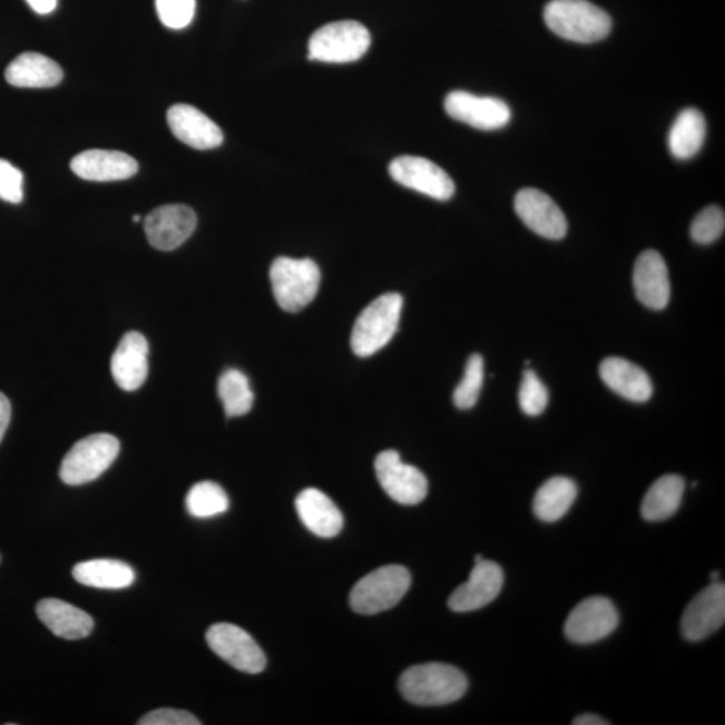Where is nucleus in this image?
Masks as SVG:
<instances>
[{
	"instance_id": "nucleus-25",
	"label": "nucleus",
	"mask_w": 725,
	"mask_h": 725,
	"mask_svg": "<svg viewBox=\"0 0 725 725\" xmlns=\"http://www.w3.org/2000/svg\"><path fill=\"white\" fill-rule=\"evenodd\" d=\"M78 584L101 590L128 589L135 582L134 568L120 560L95 559L82 561L74 568Z\"/></svg>"
},
{
	"instance_id": "nucleus-7",
	"label": "nucleus",
	"mask_w": 725,
	"mask_h": 725,
	"mask_svg": "<svg viewBox=\"0 0 725 725\" xmlns=\"http://www.w3.org/2000/svg\"><path fill=\"white\" fill-rule=\"evenodd\" d=\"M120 442L110 434H94L78 441L61 463L60 477L68 486H84L99 479L116 461Z\"/></svg>"
},
{
	"instance_id": "nucleus-36",
	"label": "nucleus",
	"mask_w": 725,
	"mask_h": 725,
	"mask_svg": "<svg viewBox=\"0 0 725 725\" xmlns=\"http://www.w3.org/2000/svg\"><path fill=\"white\" fill-rule=\"evenodd\" d=\"M202 723L187 711L161 708L149 712L141 717L139 725H200Z\"/></svg>"
},
{
	"instance_id": "nucleus-17",
	"label": "nucleus",
	"mask_w": 725,
	"mask_h": 725,
	"mask_svg": "<svg viewBox=\"0 0 725 725\" xmlns=\"http://www.w3.org/2000/svg\"><path fill=\"white\" fill-rule=\"evenodd\" d=\"M167 121L176 139L188 147L206 151L224 143V133L217 124L199 109L187 104H176L169 108Z\"/></svg>"
},
{
	"instance_id": "nucleus-40",
	"label": "nucleus",
	"mask_w": 725,
	"mask_h": 725,
	"mask_svg": "<svg viewBox=\"0 0 725 725\" xmlns=\"http://www.w3.org/2000/svg\"><path fill=\"white\" fill-rule=\"evenodd\" d=\"M134 222H140L141 217L140 215H134Z\"/></svg>"
},
{
	"instance_id": "nucleus-33",
	"label": "nucleus",
	"mask_w": 725,
	"mask_h": 725,
	"mask_svg": "<svg viewBox=\"0 0 725 725\" xmlns=\"http://www.w3.org/2000/svg\"><path fill=\"white\" fill-rule=\"evenodd\" d=\"M519 403L522 413L529 417L540 415L547 408L548 391L532 370H527L522 375Z\"/></svg>"
},
{
	"instance_id": "nucleus-29",
	"label": "nucleus",
	"mask_w": 725,
	"mask_h": 725,
	"mask_svg": "<svg viewBox=\"0 0 725 725\" xmlns=\"http://www.w3.org/2000/svg\"><path fill=\"white\" fill-rule=\"evenodd\" d=\"M218 395L227 417H242L253 408L254 394L249 379L238 370H227L218 381Z\"/></svg>"
},
{
	"instance_id": "nucleus-30",
	"label": "nucleus",
	"mask_w": 725,
	"mask_h": 725,
	"mask_svg": "<svg viewBox=\"0 0 725 725\" xmlns=\"http://www.w3.org/2000/svg\"><path fill=\"white\" fill-rule=\"evenodd\" d=\"M231 506L224 488L217 482L202 481L189 489L186 498L187 512L197 519L215 518Z\"/></svg>"
},
{
	"instance_id": "nucleus-31",
	"label": "nucleus",
	"mask_w": 725,
	"mask_h": 725,
	"mask_svg": "<svg viewBox=\"0 0 725 725\" xmlns=\"http://www.w3.org/2000/svg\"><path fill=\"white\" fill-rule=\"evenodd\" d=\"M483 383V359L479 354H473L468 359L466 372L462 381L457 385L453 393V402L461 410L474 408L479 401Z\"/></svg>"
},
{
	"instance_id": "nucleus-6",
	"label": "nucleus",
	"mask_w": 725,
	"mask_h": 725,
	"mask_svg": "<svg viewBox=\"0 0 725 725\" xmlns=\"http://www.w3.org/2000/svg\"><path fill=\"white\" fill-rule=\"evenodd\" d=\"M411 575L403 566H384L365 575L351 591L352 609L365 616L391 609L410 589Z\"/></svg>"
},
{
	"instance_id": "nucleus-26",
	"label": "nucleus",
	"mask_w": 725,
	"mask_h": 725,
	"mask_svg": "<svg viewBox=\"0 0 725 725\" xmlns=\"http://www.w3.org/2000/svg\"><path fill=\"white\" fill-rule=\"evenodd\" d=\"M705 136H707V121L700 110L689 108L677 116L670 128L668 146L676 159L687 160L700 151Z\"/></svg>"
},
{
	"instance_id": "nucleus-19",
	"label": "nucleus",
	"mask_w": 725,
	"mask_h": 725,
	"mask_svg": "<svg viewBox=\"0 0 725 725\" xmlns=\"http://www.w3.org/2000/svg\"><path fill=\"white\" fill-rule=\"evenodd\" d=\"M148 342L141 333L130 331L124 335L110 361V371L124 391L140 389L148 376Z\"/></svg>"
},
{
	"instance_id": "nucleus-15",
	"label": "nucleus",
	"mask_w": 725,
	"mask_h": 725,
	"mask_svg": "<svg viewBox=\"0 0 725 725\" xmlns=\"http://www.w3.org/2000/svg\"><path fill=\"white\" fill-rule=\"evenodd\" d=\"M725 620V586L712 584L692 599L682 619V630L688 641L697 643L714 635Z\"/></svg>"
},
{
	"instance_id": "nucleus-20",
	"label": "nucleus",
	"mask_w": 725,
	"mask_h": 725,
	"mask_svg": "<svg viewBox=\"0 0 725 725\" xmlns=\"http://www.w3.org/2000/svg\"><path fill=\"white\" fill-rule=\"evenodd\" d=\"M70 167L78 178L89 182L126 180L133 178L139 169L133 156L106 149H90L78 154L71 160Z\"/></svg>"
},
{
	"instance_id": "nucleus-13",
	"label": "nucleus",
	"mask_w": 725,
	"mask_h": 725,
	"mask_svg": "<svg viewBox=\"0 0 725 725\" xmlns=\"http://www.w3.org/2000/svg\"><path fill=\"white\" fill-rule=\"evenodd\" d=\"M445 110L452 119L481 130L506 127L512 116L506 101L463 90H454L447 96Z\"/></svg>"
},
{
	"instance_id": "nucleus-23",
	"label": "nucleus",
	"mask_w": 725,
	"mask_h": 725,
	"mask_svg": "<svg viewBox=\"0 0 725 725\" xmlns=\"http://www.w3.org/2000/svg\"><path fill=\"white\" fill-rule=\"evenodd\" d=\"M37 617L55 636L71 641L88 637L95 626L88 613L55 598L38 602Z\"/></svg>"
},
{
	"instance_id": "nucleus-12",
	"label": "nucleus",
	"mask_w": 725,
	"mask_h": 725,
	"mask_svg": "<svg viewBox=\"0 0 725 725\" xmlns=\"http://www.w3.org/2000/svg\"><path fill=\"white\" fill-rule=\"evenodd\" d=\"M197 214L185 205H166L155 208L144 221V231L155 249L172 252L192 237L197 228Z\"/></svg>"
},
{
	"instance_id": "nucleus-37",
	"label": "nucleus",
	"mask_w": 725,
	"mask_h": 725,
	"mask_svg": "<svg viewBox=\"0 0 725 725\" xmlns=\"http://www.w3.org/2000/svg\"><path fill=\"white\" fill-rule=\"evenodd\" d=\"M11 420V403L9 398L0 393V442H2L6 431H8Z\"/></svg>"
},
{
	"instance_id": "nucleus-11",
	"label": "nucleus",
	"mask_w": 725,
	"mask_h": 725,
	"mask_svg": "<svg viewBox=\"0 0 725 725\" xmlns=\"http://www.w3.org/2000/svg\"><path fill=\"white\" fill-rule=\"evenodd\" d=\"M619 616L610 599L591 597L582 600L568 616L565 633L575 644H594L617 629Z\"/></svg>"
},
{
	"instance_id": "nucleus-9",
	"label": "nucleus",
	"mask_w": 725,
	"mask_h": 725,
	"mask_svg": "<svg viewBox=\"0 0 725 725\" xmlns=\"http://www.w3.org/2000/svg\"><path fill=\"white\" fill-rule=\"evenodd\" d=\"M375 472L383 491L400 504L417 506L427 498V477L420 469L403 463L395 450H385L378 454Z\"/></svg>"
},
{
	"instance_id": "nucleus-3",
	"label": "nucleus",
	"mask_w": 725,
	"mask_h": 725,
	"mask_svg": "<svg viewBox=\"0 0 725 725\" xmlns=\"http://www.w3.org/2000/svg\"><path fill=\"white\" fill-rule=\"evenodd\" d=\"M402 308L403 298L398 293H385L365 306L352 330L355 355L369 357L385 347L395 335Z\"/></svg>"
},
{
	"instance_id": "nucleus-16",
	"label": "nucleus",
	"mask_w": 725,
	"mask_h": 725,
	"mask_svg": "<svg viewBox=\"0 0 725 725\" xmlns=\"http://www.w3.org/2000/svg\"><path fill=\"white\" fill-rule=\"evenodd\" d=\"M504 585V572L499 565L482 559L476 564L467 584L455 589L448 600L450 610L469 613L493 602Z\"/></svg>"
},
{
	"instance_id": "nucleus-34",
	"label": "nucleus",
	"mask_w": 725,
	"mask_h": 725,
	"mask_svg": "<svg viewBox=\"0 0 725 725\" xmlns=\"http://www.w3.org/2000/svg\"><path fill=\"white\" fill-rule=\"evenodd\" d=\"M155 6L161 23L173 30L187 28L197 9L195 0H155Z\"/></svg>"
},
{
	"instance_id": "nucleus-10",
	"label": "nucleus",
	"mask_w": 725,
	"mask_h": 725,
	"mask_svg": "<svg viewBox=\"0 0 725 725\" xmlns=\"http://www.w3.org/2000/svg\"><path fill=\"white\" fill-rule=\"evenodd\" d=\"M389 173L401 186L437 200H449L455 192L454 182L449 174L421 156H400L390 163Z\"/></svg>"
},
{
	"instance_id": "nucleus-38",
	"label": "nucleus",
	"mask_w": 725,
	"mask_h": 725,
	"mask_svg": "<svg viewBox=\"0 0 725 725\" xmlns=\"http://www.w3.org/2000/svg\"><path fill=\"white\" fill-rule=\"evenodd\" d=\"M39 16L51 14L57 8L58 0H26Z\"/></svg>"
},
{
	"instance_id": "nucleus-5",
	"label": "nucleus",
	"mask_w": 725,
	"mask_h": 725,
	"mask_svg": "<svg viewBox=\"0 0 725 725\" xmlns=\"http://www.w3.org/2000/svg\"><path fill=\"white\" fill-rule=\"evenodd\" d=\"M371 46V35L364 25L341 21L323 26L310 39L308 57L325 63H350L361 60Z\"/></svg>"
},
{
	"instance_id": "nucleus-32",
	"label": "nucleus",
	"mask_w": 725,
	"mask_h": 725,
	"mask_svg": "<svg viewBox=\"0 0 725 725\" xmlns=\"http://www.w3.org/2000/svg\"><path fill=\"white\" fill-rule=\"evenodd\" d=\"M725 228L723 208L709 206L696 215L690 226V237L697 244L709 245L722 237Z\"/></svg>"
},
{
	"instance_id": "nucleus-39",
	"label": "nucleus",
	"mask_w": 725,
	"mask_h": 725,
	"mask_svg": "<svg viewBox=\"0 0 725 725\" xmlns=\"http://www.w3.org/2000/svg\"><path fill=\"white\" fill-rule=\"evenodd\" d=\"M572 724L574 725H606L610 723L605 722L602 717H599L597 715L586 714L575 718Z\"/></svg>"
},
{
	"instance_id": "nucleus-22",
	"label": "nucleus",
	"mask_w": 725,
	"mask_h": 725,
	"mask_svg": "<svg viewBox=\"0 0 725 725\" xmlns=\"http://www.w3.org/2000/svg\"><path fill=\"white\" fill-rule=\"evenodd\" d=\"M600 378L614 393L631 402H646L653 394V384L646 372L623 357H607L599 368Z\"/></svg>"
},
{
	"instance_id": "nucleus-28",
	"label": "nucleus",
	"mask_w": 725,
	"mask_h": 725,
	"mask_svg": "<svg viewBox=\"0 0 725 725\" xmlns=\"http://www.w3.org/2000/svg\"><path fill=\"white\" fill-rule=\"evenodd\" d=\"M577 494V483L567 477H553L535 496L533 512L541 521H558L570 511Z\"/></svg>"
},
{
	"instance_id": "nucleus-21",
	"label": "nucleus",
	"mask_w": 725,
	"mask_h": 725,
	"mask_svg": "<svg viewBox=\"0 0 725 725\" xmlns=\"http://www.w3.org/2000/svg\"><path fill=\"white\" fill-rule=\"evenodd\" d=\"M296 509L300 520L320 538H335L343 529V515L329 496L319 489H305L297 496Z\"/></svg>"
},
{
	"instance_id": "nucleus-4",
	"label": "nucleus",
	"mask_w": 725,
	"mask_h": 725,
	"mask_svg": "<svg viewBox=\"0 0 725 725\" xmlns=\"http://www.w3.org/2000/svg\"><path fill=\"white\" fill-rule=\"evenodd\" d=\"M271 283L274 298L286 312L303 311L315 300L322 273L315 261L280 257L272 264Z\"/></svg>"
},
{
	"instance_id": "nucleus-14",
	"label": "nucleus",
	"mask_w": 725,
	"mask_h": 725,
	"mask_svg": "<svg viewBox=\"0 0 725 725\" xmlns=\"http://www.w3.org/2000/svg\"><path fill=\"white\" fill-rule=\"evenodd\" d=\"M515 212L528 228L548 239L567 234V219L551 197L537 188H522L515 198Z\"/></svg>"
},
{
	"instance_id": "nucleus-8",
	"label": "nucleus",
	"mask_w": 725,
	"mask_h": 725,
	"mask_svg": "<svg viewBox=\"0 0 725 725\" xmlns=\"http://www.w3.org/2000/svg\"><path fill=\"white\" fill-rule=\"evenodd\" d=\"M210 649L233 668L258 675L266 668V657L249 633L233 624H215L207 630Z\"/></svg>"
},
{
	"instance_id": "nucleus-1",
	"label": "nucleus",
	"mask_w": 725,
	"mask_h": 725,
	"mask_svg": "<svg viewBox=\"0 0 725 725\" xmlns=\"http://www.w3.org/2000/svg\"><path fill=\"white\" fill-rule=\"evenodd\" d=\"M468 689V680L452 665L430 663L415 665L403 673L401 694L409 703L434 707L460 700Z\"/></svg>"
},
{
	"instance_id": "nucleus-24",
	"label": "nucleus",
	"mask_w": 725,
	"mask_h": 725,
	"mask_svg": "<svg viewBox=\"0 0 725 725\" xmlns=\"http://www.w3.org/2000/svg\"><path fill=\"white\" fill-rule=\"evenodd\" d=\"M6 81L17 88H53L62 81L60 65L39 53H23L6 69Z\"/></svg>"
},
{
	"instance_id": "nucleus-18",
	"label": "nucleus",
	"mask_w": 725,
	"mask_h": 725,
	"mask_svg": "<svg viewBox=\"0 0 725 725\" xmlns=\"http://www.w3.org/2000/svg\"><path fill=\"white\" fill-rule=\"evenodd\" d=\"M633 285L639 303L648 308L662 311L669 304V273L662 254L656 251L639 254L633 272Z\"/></svg>"
},
{
	"instance_id": "nucleus-27",
	"label": "nucleus",
	"mask_w": 725,
	"mask_h": 725,
	"mask_svg": "<svg viewBox=\"0 0 725 725\" xmlns=\"http://www.w3.org/2000/svg\"><path fill=\"white\" fill-rule=\"evenodd\" d=\"M685 481L677 474H666L653 482L648 493L645 494L641 513L648 521H663L669 519L680 508Z\"/></svg>"
},
{
	"instance_id": "nucleus-35",
	"label": "nucleus",
	"mask_w": 725,
	"mask_h": 725,
	"mask_svg": "<svg viewBox=\"0 0 725 725\" xmlns=\"http://www.w3.org/2000/svg\"><path fill=\"white\" fill-rule=\"evenodd\" d=\"M23 174L10 161L0 159V199L9 204L23 200Z\"/></svg>"
},
{
	"instance_id": "nucleus-2",
	"label": "nucleus",
	"mask_w": 725,
	"mask_h": 725,
	"mask_svg": "<svg viewBox=\"0 0 725 725\" xmlns=\"http://www.w3.org/2000/svg\"><path fill=\"white\" fill-rule=\"evenodd\" d=\"M545 21L555 35L578 43L602 41L613 26L610 16L587 0H551Z\"/></svg>"
}]
</instances>
